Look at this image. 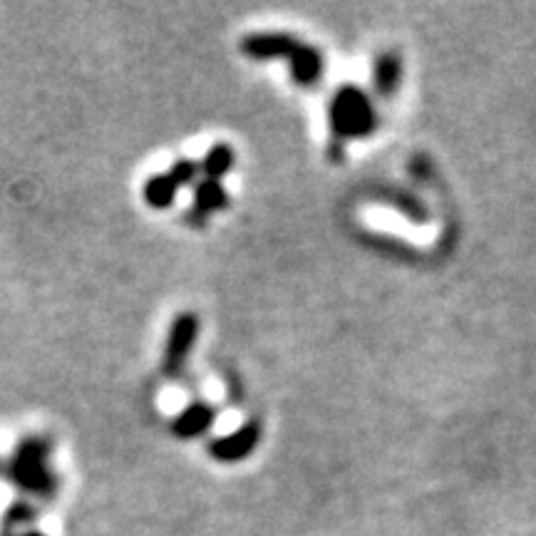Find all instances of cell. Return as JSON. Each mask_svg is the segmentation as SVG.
Masks as SVG:
<instances>
[{
    "instance_id": "obj_4",
    "label": "cell",
    "mask_w": 536,
    "mask_h": 536,
    "mask_svg": "<svg viewBox=\"0 0 536 536\" xmlns=\"http://www.w3.org/2000/svg\"><path fill=\"white\" fill-rule=\"evenodd\" d=\"M261 442V427L256 422H246V425L236 427L226 437H216L209 442V457L221 465H234V462L246 460L251 452L259 447Z\"/></svg>"
},
{
    "instance_id": "obj_15",
    "label": "cell",
    "mask_w": 536,
    "mask_h": 536,
    "mask_svg": "<svg viewBox=\"0 0 536 536\" xmlns=\"http://www.w3.org/2000/svg\"><path fill=\"white\" fill-rule=\"evenodd\" d=\"M3 467H5V460H0V477H3Z\"/></svg>"
},
{
    "instance_id": "obj_3",
    "label": "cell",
    "mask_w": 536,
    "mask_h": 536,
    "mask_svg": "<svg viewBox=\"0 0 536 536\" xmlns=\"http://www.w3.org/2000/svg\"><path fill=\"white\" fill-rule=\"evenodd\" d=\"M199 331H201V323H199L197 313L184 311L174 316L172 326H169V333H167V343H164V353H162L164 373L177 375L179 370L187 365L189 353H192V348L197 345Z\"/></svg>"
},
{
    "instance_id": "obj_10",
    "label": "cell",
    "mask_w": 536,
    "mask_h": 536,
    "mask_svg": "<svg viewBox=\"0 0 536 536\" xmlns=\"http://www.w3.org/2000/svg\"><path fill=\"white\" fill-rule=\"evenodd\" d=\"M226 206H229V192L224 189V184L214 182V179H201L194 184V211H199V216L216 214Z\"/></svg>"
},
{
    "instance_id": "obj_6",
    "label": "cell",
    "mask_w": 536,
    "mask_h": 536,
    "mask_svg": "<svg viewBox=\"0 0 536 536\" xmlns=\"http://www.w3.org/2000/svg\"><path fill=\"white\" fill-rule=\"evenodd\" d=\"M216 420V410L206 402H192L172 420V432L179 440H197L206 435Z\"/></svg>"
},
{
    "instance_id": "obj_12",
    "label": "cell",
    "mask_w": 536,
    "mask_h": 536,
    "mask_svg": "<svg viewBox=\"0 0 536 536\" xmlns=\"http://www.w3.org/2000/svg\"><path fill=\"white\" fill-rule=\"evenodd\" d=\"M33 519H35V507L30 502L20 499V502L10 504L8 512H5V517H3L5 534H18L20 527L30 524V522H33Z\"/></svg>"
},
{
    "instance_id": "obj_2",
    "label": "cell",
    "mask_w": 536,
    "mask_h": 536,
    "mask_svg": "<svg viewBox=\"0 0 536 536\" xmlns=\"http://www.w3.org/2000/svg\"><path fill=\"white\" fill-rule=\"evenodd\" d=\"M328 117H331L333 132L340 139H363L373 134L375 125H378V115H375L370 97L353 85H345L335 92Z\"/></svg>"
},
{
    "instance_id": "obj_7",
    "label": "cell",
    "mask_w": 536,
    "mask_h": 536,
    "mask_svg": "<svg viewBox=\"0 0 536 536\" xmlns=\"http://www.w3.org/2000/svg\"><path fill=\"white\" fill-rule=\"evenodd\" d=\"M288 67H291V77L296 85L311 87L321 80L323 75V55L321 50H316L313 45L301 43L293 55L288 58Z\"/></svg>"
},
{
    "instance_id": "obj_14",
    "label": "cell",
    "mask_w": 536,
    "mask_h": 536,
    "mask_svg": "<svg viewBox=\"0 0 536 536\" xmlns=\"http://www.w3.org/2000/svg\"><path fill=\"white\" fill-rule=\"evenodd\" d=\"M3 536H45L43 532H18V534H3Z\"/></svg>"
},
{
    "instance_id": "obj_8",
    "label": "cell",
    "mask_w": 536,
    "mask_h": 536,
    "mask_svg": "<svg viewBox=\"0 0 536 536\" xmlns=\"http://www.w3.org/2000/svg\"><path fill=\"white\" fill-rule=\"evenodd\" d=\"M402 80V60L398 53H383L373 63V87L378 95L393 97Z\"/></svg>"
},
{
    "instance_id": "obj_1",
    "label": "cell",
    "mask_w": 536,
    "mask_h": 536,
    "mask_svg": "<svg viewBox=\"0 0 536 536\" xmlns=\"http://www.w3.org/2000/svg\"><path fill=\"white\" fill-rule=\"evenodd\" d=\"M50 457H53V442L48 437H25V440H20L15 445V450L5 460L3 477L18 492L28 494V497L53 499L58 494L60 479L55 474Z\"/></svg>"
},
{
    "instance_id": "obj_5",
    "label": "cell",
    "mask_w": 536,
    "mask_h": 536,
    "mask_svg": "<svg viewBox=\"0 0 536 536\" xmlns=\"http://www.w3.org/2000/svg\"><path fill=\"white\" fill-rule=\"evenodd\" d=\"M298 45H301V40H296L293 35L268 30V33L246 35V38L241 40V53L249 55L251 60H278L291 58Z\"/></svg>"
},
{
    "instance_id": "obj_13",
    "label": "cell",
    "mask_w": 536,
    "mask_h": 536,
    "mask_svg": "<svg viewBox=\"0 0 536 536\" xmlns=\"http://www.w3.org/2000/svg\"><path fill=\"white\" fill-rule=\"evenodd\" d=\"M169 177H172V182L177 184L179 189L182 187H192V184H197L199 179V162H194V159H179V162L172 164V169H169Z\"/></svg>"
},
{
    "instance_id": "obj_9",
    "label": "cell",
    "mask_w": 536,
    "mask_h": 536,
    "mask_svg": "<svg viewBox=\"0 0 536 536\" xmlns=\"http://www.w3.org/2000/svg\"><path fill=\"white\" fill-rule=\"evenodd\" d=\"M177 194H179V187L172 182V177H169L167 172L152 174L142 187V197L144 201H147V206L157 211L172 209L174 201H177Z\"/></svg>"
},
{
    "instance_id": "obj_11",
    "label": "cell",
    "mask_w": 536,
    "mask_h": 536,
    "mask_svg": "<svg viewBox=\"0 0 536 536\" xmlns=\"http://www.w3.org/2000/svg\"><path fill=\"white\" fill-rule=\"evenodd\" d=\"M234 159V149H231L229 144H214V147L201 157L199 172L204 174V179L221 182V179L231 172V167H234Z\"/></svg>"
}]
</instances>
